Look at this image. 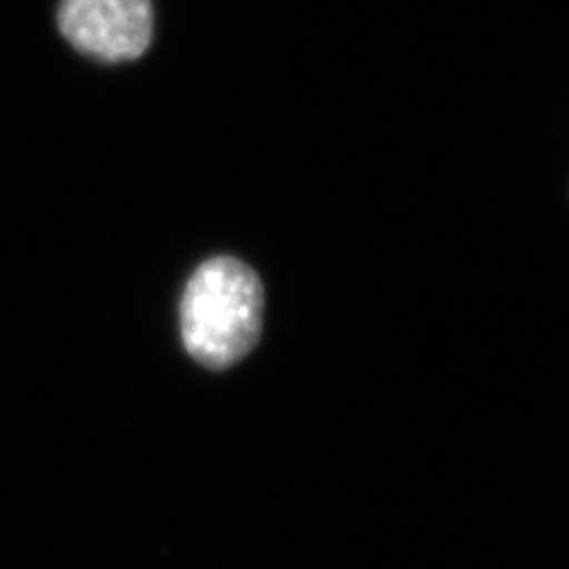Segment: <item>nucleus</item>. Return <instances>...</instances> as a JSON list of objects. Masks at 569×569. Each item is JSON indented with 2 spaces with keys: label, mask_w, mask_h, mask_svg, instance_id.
Here are the masks:
<instances>
[{
  "label": "nucleus",
  "mask_w": 569,
  "mask_h": 569,
  "mask_svg": "<svg viewBox=\"0 0 569 569\" xmlns=\"http://www.w3.org/2000/svg\"><path fill=\"white\" fill-rule=\"evenodd\" d=\"M263 288L238 259L204 261L186 284L181 337L194 361L223 370L242 361L261 337Z\"/></svg>",
  "instance_id": "nucleus-1"
},
{
  "label": "nucleus",
  "mask_w": 569,
  "mask_h": 569,
  "mask_svg": "<svg viewBox=\"0 0 569 569\" xmlns=\"http://www.w3.org/2000/svg\"><path fill=\"white\" fill-rule=\"evenodd\" d=\"M58 20L71 46L104 62L140 58L154 31L150 0H62Z\"/></svg>",
  "instance_id": "nucleus-2"
}]
</instances>
